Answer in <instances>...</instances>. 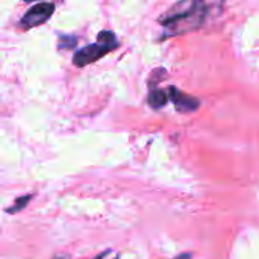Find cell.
Listing matches in <instances>:
<instances>
[{"instance_id":"cell-1","label":"cell","mask_w":259,"mask_h":259,"mask_svg":"<svg viewBox=\"0 0 259 259\" xmlns=\"http://www.w3.org/2000/svg\"><path fill=\"white\" fill-rule=\"evenodd\" d=\"M208 14V5L202 2L179 3L162 18L165 35H179L197 29Z\"/></svg>"},{"instance_id":"cell-2","label":"cell","mask_w":259,"mask_h":259,"mask_svg":"<svg viewBox=\"0 0 259 259\" xmlns=\"http://www.w3.org/2000/svg\"><path fill=\"white\" fill-rule=\"evenodd\" d=\"M118 47V41L115 38V35L109 30H102L99 33V39L94 44H90L80 50H77L73 56V62L79 67L88 65L97 59H100L102 56H105L108 52H112Z\"/></svg>"},{"instance_id":"cell-3","label":"cell","mask_w":259,"mask_h":259,"mask_svg":"<svg viewBox=\"0 0 259 259\" xmlns=\"http://www.w3.org/2000/svg\"><path fill=\"white\" fill-rule=\"evenodd\" d=\"M53 11H55V3H49V2L36 3L24 14V17L21 18V24L24 29L39 26L52 17Z\"/></svg>"},{"instance_id":"cell-4","label":"cell","mask_w":259,"mask_h":259,"mask_svg":"<svg viewBox=\"0 0 259 259\" xmlns=\"http://www.w3.org/2000/svg\"><path fill=\"white\" fill-rule=\"evenodd\" d=\"M168 97L170 100L176 105V108L179 111H184V112H190V111H196L199 108V100L196 97H191L182 91H179L178 88L175 87H170L168 88Z\"/></svg>"},{"instance_id":"cell-5","label":"cell","mask_w":259,"mask_h":259,"mask_svg":"<svg viewBox=\"0 0 259 259\" xmlns=\"http://www.w3.org/2000/svg\"><path fill=\"white\" fill-rule=\"evenodd\" d=\"M168 93L165 91H161V90H153L150 94H149V105L152 108H162L167 102H168Z\"/></svg>"},{"instance_id":"cell-6","label":"cell","mask_w":259,"mask_h":259,"mask_svg":"<svg viewBox=\"0 0 259 259\" xmlns=\"http://www.w3.org/2000/svg\"><path fill=\"white\" fill-rule=\"evenodd\" d=\"M32 199V196L29 194V196H23V197H20V199H17L15 200V203H14V206L9 209V212H18L20 209H23V208H26V205L29 203V200Z\"/></svg>"},{"instance_id":"cell-7","label":"cell","mask_w":259,"mask_h":259,"mask_svg":"<svg viewBox=\"0 0 259 259\" xmlns=\"http://www.w3.org/2000/svg\"><path fill=\"white\" fill-rule=\"evenodd\" d=\"M74 44H76L74 36H61V39H59V47H62V49H70Z\"/></svg>"},{"instance_id":"cell-8","label":"cell","mask_w":259,"mask_h":259,"mask_svg":"<svg viewBox=\"0 0 259 259\" xmlns=\"http://www.w3.org/2000/svg\"><path fill=\"white\" fill-rule=\"evenodd\" d=\"M94 259H118V253L114 252V250H106V252L100 253L97 258Z\"/></svg>"}]
</instances>
